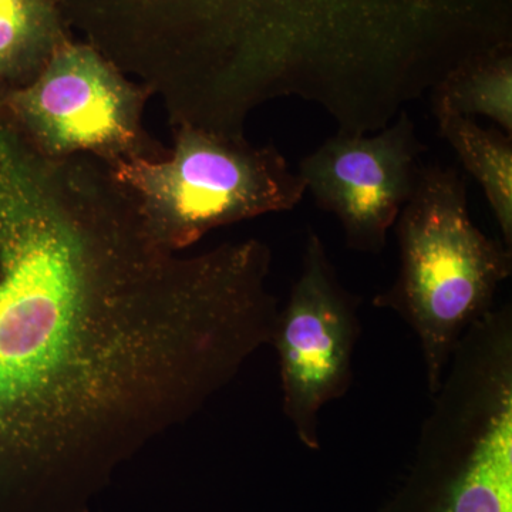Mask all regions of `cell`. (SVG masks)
<instances>
[{
  "label": "cell",
  "mask_w": 512,
  "mask_h": 512,
  "mask_svg": "<svg viewBox=\"0 0 512 512\" xmlns=\"http://www.w3.org/2000/svg\"><path fill=\"white\" fill-rule=\"evenodd\" d=\"M274 318L247 245L170 251L106 164L45 156L0 110V488L184 423Z\"/></svg>",
  "instance_id": "6da1fadb"
},
{
  "label": "cell",
  "mask_w": 512,
  "mask_h": 512,
  "mask_svg": "<svg viewBox=\"0 0 512 512\" xmlns=\"http://www.w3.org/2000/svg\"><path fill=\"white\" fill-rule=\"evenodd\" d=\"M151 97L99 50L72 39L32 83L0 96V107L45 156L84 154L111 168L170 153L144 126Z\"/></svg>",
  "instance_id": "8992f818"
},
{
  "label": "cell",
  "mask_w": 512,
  "mask_h": 512,
  "mask_svg": "<svg viewBox=\"0 0 512 512\" xmlns=\"http://www.w3.org/2000/svg\"><path fill=\"white\" fill-rule=\"evenodd\" d=\"M394 227L399 272L375 305L396 312L416 333L433 396L464 333L495 308L511 276L512 249L476 227L466 178L440 164L423 165Z\"/></svg>",
  "instance_id": "3957f363"
},
{
  "label": "cell",
  "mask_w": 512,
  "mask_h": 512,
  "mask_svg": "<svg viewBox=\"0 0 512 512\" xmlns=\"http://www.w3.org/2000/svg\"><path fill=\"white\" fill-rule=\"evenodd\" d=\"M72 39L57 0H0V96L32 83Z\"/></svg>",
  "instance_id": "9c48e42d"
},
{
  "label": "cell",
  "mask_w": 512,
  "mask_h": 512,
  "mask_svg": "<svg viewBox=\"0 0 512 512\" xmlns=\"http://www.w3.org/2000/svg\"><path fill=\"white\" fill-rule=\"evenodd\" d=\"M436 119L441 137L483 188L504 244L512 249V136L460 114L436 113Z\"/></svg>",
  "instance_id": "30bf717a"
},
{
  "label": "cell",
  "mask_w": 512,
  "mask_h": 512,
  "mask_svg": "<svg viewBox=\"0 0 512 512\" xmlns=\"http://www.w3.org/2000/svg\"><path fill=\"white\" fill-rule=\"evenodd\" d=\"M164 160L110 168L136 198L148 229L170 251L197 244L212 229L292 211L306 194L298 173L272 143L173 127Z\"/></svg>",
  "instance_id": "5b68a950"
},
{
  "label": "cell",
  "mask_w": 512,
  "mask_h": 512,
  "mask_svg": "<svg viewBox=\"0 0 512 512\" xmlns=\"http://www.w3.org/2000/svg\"><path fill=\"white\" fill-rule=\"evenodd\" d=\"M420 433L439 474L427 512H512V309L464 333Z\"/></svg>",
  "instance_id": "277c9868"
},
{
  "label": "cell",
  "mask_w": 512,
  "mask_h": 512,
  "mask_svg": "<svg viewBox=\"0 0 512 512\" xmlns=\"http://www.w3.org/2000/svg\"><path fill=\"white\" fill-rule=\"evenodd\" d=\"M427 147L406 110L370 134L338 131L299 161L306 192L338 218L353 251L380 254L412 198Z\"/></svg>",
  "instance_id": "ba28073f"
},
{
  "label": "cell",
  "mask_w": 512,
  "mask_h": 512,
  "mask_svg": "<svg viewBox=\"0 0 512 512\" xmlns=\"http://www.w3.org/2000/svg\"><path fill=\"white\" fill-rule=\"evenodd\" d=\"M471 0H57L73 35L157 97L171 127L245 136L279 99L363 130L429 82Z\"/></svg>",
  "instance_id": "7a4b0ae2"
},
{
  "label": "cell",
  "mask_w": 512,
  "mask_h": 512,
  "mask_svg": "<svg viewBox=\"0 0 512 512\" xmlns=\"http://www.w3.org/2000/svg\"><path fill=\"white\" fill-rule=\"evenodd\" d=\"M430 93L434 114L487 117L512 136V47L467 60Z\"/></svg>",
  "instance_id": "8fae6325"
},
{
  "label": "cell",
  "mask_w": 512,
  "mask_h": 512,
  "mask_svg": "<svg viewBox=\"0 0 512 512\" xmlns=\"http://www.w3.org/2000/svg\"><path fill=\"white\" fill-rule=\"evenodd\" d=\"M359 303L340 282L322 239L309 228L301 274L279 309L271 345L278 355L286 419L312 450L320 443V410L342 399L352 384Z\"/></svg>",
  "instance_id": "52a82bcc"
}]
</instances>
